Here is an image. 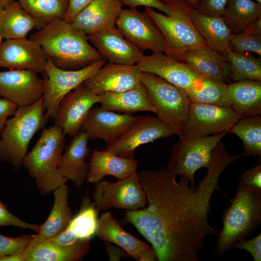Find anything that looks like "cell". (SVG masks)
<instances>
[{
    "mask_svg": "<svg viewBox=\"0 0 261 261\" xmlns=\"http://www.w3.org/2000/svg\"><path fill=\"white\" fill-rule=\"evenodd\" d=\"M243 155L230 154L220 141L207 173L194 185L185 177L176 181L177 176L166 167L138 173L146 204L142 209L127 210L124 220L151 244L158 261L200 260L207 237H217L220 231L209 223L212 196L220 190L222 173Z\"/></svg>",
    "mask_w": 261,
    "mask_h": 261,
    "instance_id": "6da1fadb",
    "label": "cell"
},
{
    "mask_svg": "<svg viewBox=\"0 0 261 261\" xmlns=\"http://www.w3.org/2000/svg\"><path fill=\"white\" fill-rule=\"evenodd\" d=\"M55 65L77 70L103 59L89 43L88 36L63 19L52 22L32 34Z\"/></svg>",
    "mask_w": 261,
    "mask_h": 261,
    "instance_id": "7a4b0ae2",
    "label": "cell"
},
{
    "mask_svg": "<svg viewBox=\"0 0 261 261\" xmlns=\"http://www.w3.org/2000/svg\"><path fill=\"white\" fill-rule=\"evenodd\" d=\"M223 227L217 236L215 253L221 255L231 245L245 240L261 223V189L239 182L231 204L222 216Z\"/></svg>",
    "mask_w": 261,
    "mask_h": 261,
    "instance_id": "3957f363",
    "label": "cell"
},
{
    "mask_svg": "<svg viewBox=\"0 0 261 261\" xmlns=\"http://www.w3.org/2000/svg\"><path fill=\"white\" fill-rule=\"evenodd\" d=\"M64 136L62 129L56 125L44 129L23 161L22 166L35 180L43 196L49 194L68 181L58 169L60 157L65 148Z\"/></svg>",
    "mask_w": 261,
    "mask_h": 261,
    "instance_id": "277c9868",
    "label": "cell"
},
{
    "mask_svg": "<svg viewBox=\"0 0 261 261\" xmlns=\"http://www.w3.org/2000/svg\"><path fill=\"white\" fill-rule=\"evenodd\" d=\"M44 111L42 98L30 105L18 107L7 120L0 137V160L10 163L14 171L20 169L31 139L48 121Z\"/></svg>",
    "mask_w": 261,
    "mask_h": 261,
    "instance_id": "5b68a950",
    "label": "cell"
},
{
    "mask_svg": "<svg viewBox=\"0 0 261 261\" xmlns=\"http://www.w3.org/2000/svg\"><path fill=\"white\" fill-rule=\"evenodd\" d=\"M136 65L142 72L157 75L183 89L191 102L210 103L214 100L216 80L200 76L172 56L153 53Z\"/></svg>",
    "mask_w": 261,
    "mask_h": 261,
    "instance_id": "8992f818",
    "label": "cell"
},
{
    "mask_svg": "<svg viewBox=\"0 0 261 261\" xmlns=\"http://www.w3.org/2000/svg\"><path fill=\"white\" fill-rule=\"evenodd\" d=\"M145 87L157 116L181 139L184 132L191 103L186 92L155 74L142 72Z\"/></svg>",
    "mask_w": 261,
    "mask_h": 261,
    "instance_id": "52a82bcc",
    "label": "cell"
},
{
    "mask_svg": "<svg viewBox=\"0 0 261 261\" xmlns=\"http://www.w3.org/2000/svg\"><path fill=\"white\" fill-rule=\"evenodd\" d=\"M227 133L186 142L179 140L172 148L166 168L176 176L187 178L191 185H195L196 172L200 168L209 167L215 148Z\"/></svg>",
    "mask_w": 261,
    "mask_h": 261,
    "instance_id": "ba28073f",
    "label": "cell"
},
{
    "mask_svg": "<svg viewBox=\"0 0 261 261\" xmlns=\"http://www.w3.org/2000/svg\"><path fill=\"white\" fill-rule=\"evenodd\" d=\"M106 61L102 59L77 70L60 68L49 59L45 67L46 76L43 95L45 115L55 120L58 106L63 98L92 77Z\"/></svg>",
    "mask_w": 261,
    "mask_h": 261,
    "instance_id": "9c48e42d",
    "label": "cell"
},
{
    "mask_svg": "<svg viewBox=\"0 0 261 261\" xmlns=\"http://www.w3.org/2000/svg\"><path fill=\"white\" fill-rule=\"evenodd\" d=\"M168 15L146 7L145 13L153 20L167 44L181 56L187 50L208 46L199 33L190 15V8L172 4Z\"/></svg>",
    "mask_w": 261,
    "mask_h": 261,
    "instance_id": "30bf717a",
    "label": "cell"
},
{
    "mask_svg": "<svg viewBox=\"0 0 261 261\" xmlns=\"http://www.w3.org/2000/svg\"><path fill=\"white\" fill-rule=\"evenodd\" d=\"M116 26L126 39L141 50L165 53L181 60V55L169 46L160 31L145 13L136 9H122Z\"/></svg>",
    "mask_w": 261,
    "mask_h": 261,
    "instance_id": "8fae6325",
    "label": "cell"
},
{
    "mask_svg": "<svg viewBox=\"0 0 261 261\" xmlns=\"http://www.w3.org/2000/svg\"><path fill=\"white\" fill-rule=\"evenodd\" d=\"M242 117L231 107L191 102L182 137L183 142L228 132Z\"/></svg>",
    "mask_w": 261,
    "mask_h": 261,
    "instance_id": "7c38bea8",
    "label": "cell"
},
{
    "mask_svg": "<svg viewBox=\"0 0 261 261\" xmlns=\"http://www.w3.org/2000/svg\"><path fill=\"white\" fill-rule=\"evenodd\" d=\"M93 201L102 211L112 208L136 210L146 204V194L136 172L116 182L102 181L95 183Z\"/></svg>",
    "mask_w": 261,
    "mask_h": 261,
    "instance_id": "4fadbf2b",
    "label": "cell"
},
{
    "mask_svg": "<svg viewBox=\"0 0 261 261\" xmlns=\"http://www.w3.org/2000/svg\"><path fill=\"white\" fill-rule=\"evenodd\" d=\"M175 134L173 130L158 117L140 116L134 117L125 131L106 149L118 156L133 158L139 146Z\"/></svg>",
    "mask_w": 261,
    "mask_h": 261,
    "instance_id": "5bb4252c",
    "label": "cell"
},
{
    "mask_svg": "<svg viewBox=\"0 0 261 261\" xmlns=\"http://www.w3.org/2000/svg\"><path fill=\"white\" fill-rule=\"evenodd\" d=\"M45 80L30 70L0 72V97L18 107L30 105L43 98Z\"/></svg>",
    "mask_w": 261,
    "mask_h": 261,
    "instance_id": "9a60e30c",
    "label": "cell"
},
{
    "mask_svg": "<svg viewBox=\"0 0 261 261\" xmlns=\"http://www.w3.org/2000/svg\"><path fill=\"white\" fill-rule=\"evenodd\" d=\"M48 57L40 45L25 38L6 40L0 45L1 67L26 70L46 76Z\"/></svg>",
    "mask_w": 261,
    "mask_h": 261,
    "instance_id": "2e32d148",
    "label": "cell"
},
{
    "mask_svg": "<svg viewBox=\"0 0 261 261\" xmlns=\"http://www.w3.org/2000/svg\"><path fill=\"white\" fill-rule=\"evenodd\" d=\"M99 102V95L81 84L61 100L54 125L60 127L65 135L75 136L81 130L82 125L92 106Z\"/></svg>",
    "mask_w": 261,
    "mask_h": 261,
    "instance_id": "e0dca14e",
    "label": "cell"
},
{
    "mask_svg": "<svg viewBox=\"0 0 261 261\" xmlns=\"http://www.w3.org/2000/svg\"><path fill=\"white\" fill-rule=\"evenodd\" d=\"M88 40L102 56L109 63L135 65L145 55L121 34L116 25L88 36Z\"/></svg>",
    "mask_w": 261,
    "mask_h": 261,
    "instance_id": "ac0fdd59",
    "label": "cell"
},
{
    "mask_svg": "<svg viewBox=\"0 0 261 261\" xmlns=\"http://www.w3.org/2000/svg\"><path fill=\"white\" fill-rule=\"evenodd\" d=\"M96 235L101 240L118 246L138 261H156L152 246L126 231L113 214L107 211L98 219Z\"/></svg>",
    "mask_w": 261,
    "mask_h": 261,
    "instance_id": "d6986e66",
    "label": "cell"
},
{
    "mask_svg": "<svg viewBox=\"0 0 261 261\" xmlns=\"http://www.w3.org/2000/svg\"><path fill=\"white\" fill-rule=\"evenodd\" d=\"M142 72L137 65L105 63L84 86L95 94L127 90L141 83Z\"/></svg>",
    "mask_w": 261,
    "mask_h": 261,
    "instance_id": "ffe728a7",
    "label": "cell"
},
{
    "mask_svg": "<svg viewBox=\"0 0 261 261\" xmlns=\"http://www.w3.org/2000/svg\"><path fill=\"white\" fill-rule=\"evenodd\" d=\"M134 117L130 114H117L101 106L93 108L84 121L81 130L89 140H102L109 145L125 131Z\"/></svg>",
    "mask_w": 261,
    "mask_h": 261,
    "instance_id": "44dd1931",
    "label": "cell"
},
{
    "mask_svg": "<svg viewBox=\"0 0 261 261\" xmlns=\"http://www.w3.org/2000/svg\"><path fill=\"white\" fill-rule=\"evenodd\" d=\"M122 7L119 0H93L77 13L71 23L90 35L116 25Z\"/></svg>",
    "mask_w": 261,
    "mask_h": 261,
    "instance_id": "7402d4cb",
    "label": "cell"
},
{
    "mask_svg": "<svg viewBox=\"0 0 261 261\" xmlns=\"http://www.w3.org/2000/svg\"><path fill=\"white\" fill-rule=\"evenodd\" d=\"M90 240H79L67 246L54 244L37 234L23 252L24 261H75L87 255Z\"/></svg>",
    "mask_w": 261,
    "mask_h": 261,
    "instance_id": "603a6c76",
    "label": "cell"
},
{
    "mask_svg": "<svg viewBox=\"0 0 261 261\" xmlns=\"http://www.w3.org/2000/svg\"><path fill=\"white\" fill-rule=\"evenodd\" d=\"M137 161L133 158L117 156L111 150L99 151L94 149L92 153L86 181L96 183L110 175L118 180L127 178L137 172Z\"/></svg>",
    "mask_w": 261,
    "mask_h": 261,
    "instance_id": "cb8c5ba5",
    "label": "cell"
},
{
    "mask_svg": "<svg viewBox=\"0 0 261 261\" xmlns=\"http://www.w3.org/2000/svg\"><path fill=\"white\" fill-rule=\"evenodd\" d=\"M88 140L87 135L82 130L72 137L58 164L60 174L78 187L85 182L88 173L89 163L87 162L86 158L89 153Z\"/></svg>",
    "mask_w": 261,
    "mask_h": 261,
    "instance_id": "d4e9b609",
    "label": "cell"
},
{
    "mask_svg": "<svg viewBox=\"0 0 261 261\" xmlns=\"http://www.w3.org/2000/svg\"><path fill=\"white\" fill-rule=\"evenodd\" d=\"M182 60L203 77L225 83L230 79L228 64L223 55L208 46L183 52Z\"/></svg>",
    "mask_w": 261,
    "mask_h": 261,
    "instance_id": "484cf974",
    "label": "cell"
},
{
    "mask_svg": "<svg viewBox=\"0 0 261 261\" xmlns=\"http://www.w3.org/2000/svg\"><path fill=\"white\" fill-rule=\"evenodd\" d=\"M98 95L101 107L109 111L126 114L142 111L156 113L148 92L142 82L127 90L107 92Z\"/></svg>",
    "mask_w": 261,
    "mask_h": 261,
    "instance_id": "4316f807",
    "label": "cell"
},
{
    "mask_svg": "<svg viewBox=\"0 0 261 261\" xmlns=\"http://www.w3.org/2000/svg\"><path fill=\"white\" fill-rule=\"evenodd\" d=\"M193 23L207 45L222 54L232 50V31L222 16H210L190 9Z\"/></svg>",
    "mask_w": 261,
    "mask_h": 261,
    "instance_id": "83f0119b",
    "label": "cell"
},
{
    "mask_svg": "<svg viewBox=\"0 0 261 261\" xmlns=\"http://www.w3.org/2000/svg\"><path fill=\"white\" fill-rule=\"evenodd\" d=\"M231 107L243 117L261 115V81L242 80L227 85Z\"/></svg>",
    "mask_w": 261,
    "mask_h": 261,
    "instance_id": "f1b7e54d",
    "label": "cell"
},
{
    "mask_svg": "<svg viewBox=\"0 0 261 261\" xmlns=\"http://www.w3.org/2000/svg\"><path fill=\"white\" fill-rule=\"evenodd\" d=\"M37 23L21 6L13 0L0 6V35L6 40L25 38Z\"/></svg>",
    "mask_w": 261,
    "mask_h": 261,
    "instance_id": "f546056e",
    "label": "cell"
},
{
    "mask_svg": "<svg viewBox=\"0 0 261 261\" xmlns=\"http://www.w3.org/2000/svg\"><path fill=\"white\" fill-rule=\"evenodd\" d=\"M54 201L45 221L40 225L36 234L49 239L57 236L68 226L72 217V211L68 203L69 189L66 184L53 191Z\"/></svg>",
    "mask_w": 261,
    "mask_h": 261,
    "instance_id": "4dcf8cb0",
    "label": "cell"
},
{
    "mask_svg": "<svg viewBox=\"0 0 261 261\" xmlns=\"http://www.w3.org/2000/svg\"><path fill=\"white\" fill-rule=\"evenodd\" d=\"M222 17L232 31L240 33L261 17V4L253 0H228Z\"/></svg>",
    "mask_w": 261,
    "mask_h": 261,
    "instance_id": "1f68e13d",
    "label": "cell"
},
{
    "mask_svg": "<svg viewBox=\"0 0 261 261\" xmlns=\"http://www.w3.org/2000/svg\"><path fill=\"white\" fill-rule=\"evenodd\" d=\"M21 6L42 28L52 22L64 19L68 9L69 0H18Z\"/></svg>",
    "mask_w": 261,
    "mask_h": 261,
    "instance_id": "d6a6232c",
    "label": "cell"
},
{
    "mask_svg": "<svg viewBox=\"0 0 261 261\" xmlns=\"http://www.w3.org/2000/svg\"><path fill=\"white\" fill-rule=\"evenodd\" d=\"M228 132L237 136L243 144L244 155L261 159V117H243L237 121Z\"/></svg>",
    "mask_w": 261,
    "mask_h": 261,
    "instance_id": "836d02e7",
    "label": "cell"
},
{
    "mask_svg": "<svg viewBox=\"0 0 261 261\" xmlns=\"http://www.w3.org/2000/svg\"><path fill=\"white\" fill-rule=\"evenodd\" d=\"M222 55L228 64L230 78L235 82L261 81V62L260 59L232 50Z\"/></svg>",
    "mask_w": 261,
    "mask_h": 261,
    "instance_id": "e575fe53",
    "label": "cell"
},
{
    "mask_svg": "<svg viewBox=\"0 0 261 261\" xmlns=\"http://www.w3.org/2000/svg\"><path fill=\"white\" fill-rule=\"evenodd\" d=\"M98 211L88 197H84L78 213L72 218L68 227L79 240H90L95 234L98 223Z\"/></svg>",
    "mask_w": 261,
    "mask_h": 261,
    "instance_id": "d590c367",
    "label": "cell"
},
{
    "mask_svg": "<svg viewBox=\"0 0 261 261\" xmlns=\"http://www.w3.org/2000/svg\"><path fill=\"white\" fill-rule=\"evenodd\" d=\"M230 43L235 52H252L261 56V17L246 29L232 33Z\"/></svg>",
    "mask_w": 261,
    "mask_h": 261,
    "instance_id": "8d00e7d4",
    "label": "cell"
},
{
    "mask_svg": "<svg viewBox=\"0 0 261 261\" xmlns=\"http://www.w3.org/2000/svg\"><path fill=\"white\" fill-rule=\"evenodd\" d=\"M34 234L8 237L0 233V258L17 253H23Z\"/></svg>",
    "mask_w": 261,
    "mask_h": 261,
    "instance_id": "74e56055",
    "label": "cell"
},
{
    "mask_svg": "<svg viewBox=\"0 0 261 261\" xmlns=\"http://www.w3.org/2000/svg\"><path fill=\"white\" fill-rule=\"evenodd\" d=\"M14 226L23 229H28L37 232L40 225L24 221L12 214L7 206L0 200V227Z\"/></svg>",
    "mask_w": 261,
    "mask_h": 261,
    "instance_id": "f35d334b",
    "label": "cell"
},
{
    "mask_svg": "<svg viewBox=\"0 0 261 261\" xmlns=\"http://www.w3.org/2000/svg\"><path fill=\"white\" fill-rule=\"evenodd\" d=\"M228 0H201L195 10L210 16H222Z\"/></svg>",
    "mask_w": 261,
    "mask_h": 261,
    "instance_id": "ab89813d",
    "label": "cell"
},
{
    "mask_svg": "<svg viewBox=\"0 0 261 261\" xmlns=\"http://www.w3.org/2000/svg\"><path fill=\"white\" fill-rule=\"evenodd\" d=\"M231 248L246 250L250 253L254 261H261V233L250 239L236 242L231 245Z\"/></svg>",
    "mask_w": 261,
    "mask_h": 261,
    "instance_id": "60d3db41",
    "label": "cell"
},
{
    "mask_svg": "<svg viewBox=\"0 0 261 261\" xmlns=\"http://www.w3.org/2000/svg\"><path fill=\"white\" fill-rule=\"evenodd\" d=\"M121 5H126L130 8L135 9L139 6L155 8L162 11L165 14L170 15L173 13L171 5L166 4L160 0H119Z\"/></svg>",
    "mask_w": 261,
    "mask_h": 261,
    "instance_id": "b9f144b4",
    "label": "cell"
},
{
    "mask_svg": "<svg viewBox=\"0 0 261 261\" xmlns=\"http://www.w3.org/2000/svg\"><path fill=\"white\" fill-rule=\"evenodd\" d=\"M239 182L261 189V164L258 163L240 175Z\"/></svg>",
    "mask_w": 261,
    "mask_h": 261,
    "instance_id": "7bdbcfd3",
    "label": "cell"
},
{
    "mask_svg": "<svg viewBox=\"0 0 261 261\" xmlns=\"http://www.w3.org/2000/svg\"><path fill=\"white\" fill-rule=\"evenodd\" d=\"M17 108L14 104L0 97V137L8 117L13 116Z\"/></svg>",
    "mask_w": 261,
    "mask_h": 261,
    "instance_id": "ee69618b",
    "label": "cell"
},
{
    "mask_svg": "<svg viewBox=\"0 0 261 261\" xmlns=\"http://www.w3.org/2000/svg\"><path fill=\"white\" fill-rule=\"evenodd\" d=\"M47 240L54 244L62 246H71L79 241L68 227L57 236Z\"/></svg>",
    "mask_w": 261,
    "mask_h": 261,
    "instance_id": "f6af8a7d",
    "label": "cell"
},
{
    "mask_svg": "<svg viewBox=\"0 0 261 261\" xmlns=\"http://www.w3.org/2000/svg\"><path fill=\"white\" fill-rule=\"evenodd\" d=\"M92 0H69V9L63 19L69 23H71L77 13Z\"/></svg>",
    "mask_w": 261,
    "mask_h": 261,
    "instance_id": "bcb514c9",
    "label": "cell"
},
{
    "mask_svg": "<svg viewBox=\"0 0 261 261\" xmlns=\"http://www.w3.org/2000/svg\"><path fill=\"white\" fill-rule=\"evenodd\" d=\"M105 248L110 261H118L129 257V255L122 248L114 244L105 242Z\"/></svg>",
    "mask_w": 261,
    "mask_h": 261,
    "instance_id": "7dc6e473",
    "label": "cell"
},
{
    "mask_svg": "<svg viewBox=\"0 0 261 261\" xmlns=\"http://www.w3.org/2000/svg\"><path fill=\"white\" fill-rule=\"evenodd\" d=\"M0 261H24L23 253H17L0 258Z\"/></svg>",
    "mask_w": 261,
    "mask_h": 261,
    "instance_id": "c3c4849f",
    "label": "cell"
},
{
    "mask_svg": "<svg viewBox=\"0 0 261 261\" xmlns=\"http://www.w3.org/2000/svg\"><path fill=\"white\" fill-rule=\"evenodd\" d=\"M190 3L194 7V9H196L199 5L201 0H186Z\"/></svg>",
    "mask_w": 261,
    "mask_h": 261,
    "instance_id": "681fc988",
    "label": "cell"
},
{
    "mask_svg": "<svg viewBox=\"0 0 261 261\" xmlns=\"http://www.w3.org/2000/svg\"><path fill=\"white\" fill-rule=\"evenodd\" d=\"M13 0H0V6L4 5Z\"/></svg>",
    "mask_w": 261,
    "mask_h": 261,
    "instance_id": "f907efd6",
    "label": "cell"
},
{
    "mask_svg": "<svg viewBox=\"0 0 261 261\" xmlns=\"http://www.w3.org/2000/svg\"><path fill=\"white\" fill-rule=\"evenodd\" d=\"M254 0V1H256V2L261 4V0Z\"/></svg>",
    "mask_w": 261,
    "mask_h": 261,
    "instance_id": "816d5d0a",
    "label": "cell"
},
{
    "mask_svg": "<svg viewBox=\"0 0 261 261\" xmlns=\"http://www.w3.org/2000/svg\"><path fill=\"white\" fill-rule=\"evenodd\" d=\"M2 37H1V36L0 35V44H1V43H2V41H1V40H2Z\"/></svg>",
    "mask_w": 261,
    "mask_h": 261,
    "instance_id": "f5cc1de1",
    "label": "cell"
},
{
    "mask_svg": "<svg viewBox=\"0 0 261 261\" xmlns=\"http://www.w3.org/2000/svg\"><path fill=\"white\" fill-rule=\"evenodd\" d=\"M0 67H1V66H0Z\"/></svg>",
    "mask_w": 261,
    "mask_h": 261,
    "instance_id": "db71d44e",
    "label": "cell"
}]
</instances>
